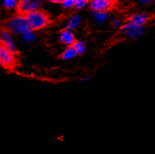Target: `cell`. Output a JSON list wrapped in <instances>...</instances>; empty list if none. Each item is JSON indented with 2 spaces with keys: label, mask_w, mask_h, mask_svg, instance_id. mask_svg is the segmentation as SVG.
Returning a JSON list of instances; mask_svg holds the SVG:
<instances>
[{
  "label": "cell",
  "mask_w": 155,
  "mask_h": 154,
  "mask_svg": "<svg viewBox=\"0 0 155 154\" xmlns=\"http://www.w3.org/2000/svg\"><path fill=\"white\" fill-rule=\"evenodd\" d=\"M6 29L8 30L14 36L18 37L31 30L26 15L21 13L13 15L8 18L6 22Z\"/></svg>",
  "instance_id": "obj_1"
},
{
  "label": "cell",
  "mask_w": 155,
  "mask_h": 154,
  "mask_svg": "<svg viewBox=\"0 0 155 154\" xmlns=\"http://www.w3.org/2000/svg\"><path fill=\"white\" fill-rule=\"evenodd\" d=\"M31 30L38 31L45 29L50 24V18L44 10H37L26 15Z\"/></svg>",
  "instance_id": "obj_2"
},
{
  "label": "cell",
  "mask_w": 155,
  "mask_h": 154,
  "mask_svg": "<svg viewBox=\"0 0 155 154\" xmlns=\"http://www.w3.org/2000/svg\"><path fill=\"white\" fill-rule=\"evenodd\" d=\"M44 5V0H18V13L27 15L29 13L41 10Z\"/></svg>",
  "instance_id": "obj_3"
},
{
  "label": "cell",
  "mask_w": 155,
  "mask_h": 154,
  "mask_svg": "<svg viewBox=\"0 0 155 154\" xmlns=\"http://www.w3.org/2000/svg\"><path fill=\"white\" fill-rule=\"evenodd\" d=\"M121 31L122 33L129 40H138L144 35L145 26H137L127 21Z\"/></svg>",
  "instance_id": "obj_4"
},
{
  "label": "cell",
  "mask_w": 155,
  "mask_h": 154,
  "mask_svg": "<svg viewBox=\"0 0 155 154\" xmlns=\"http://www.w3.org/2000/svg\"><path fill=\"white\" fill-rule=\"evenodd\" d=\"M0 43H1V46L8 49V51L14 54L18 53V46L14 39V35L6 28L2 29L0 31Z\"/></svg>",
  "instance_id": "obj_5"
},
{
  "label": "cell",
  "mask_w": 155,
  "mask_h": 154,
  "mask_svg": "<svg viewBox=\"0 0 155 154\" xmlns=\"http://www.w3.org/2000/svg\"><path fill=\"white\" fill-rule=\"evenodd\" d=\"M17 63L16 54L0 46V65L5 69H12Z\"/></svg>",
  "instance_id": "obj_6"
},
{
  "label": "cell",
  "mask_w": 155,
  "mask_h": 154,
  "mask_svg": "<svg viewBox=\"0 0 155 154\" xmlns=\"http://www.w3.org/2000/svg\"><path fill=\"white\" fill-rule=\"evenodd\" d=\"M88 7L92 12H110L115 7V0H91Z\"/></svg>",
  "instance_id": "obj_7"
},
{
  "label": "cell",
  "mask_w": 155,
  "mask_h": 154,
  "mask_svg": "<svg viewBox=\"0 0 155 154\" xmlns=\"http://www.w3.org/2000/svg\"><path fill=\"white\" fill-rule=\"evenodd\" d=\"M150 18V15L146 12H136L128 18L127 22L137 26H145L149 22Z\"/></svg>",
  "instance_id": "obj_8"
},
{
  "label": "cell",
  "mask_w": 155,
  "mask_h": 154,
  "mask_svg": "<svg viewBox=\"0 0 155 154\" xmlns=\"http://www.w3.org/2000/svg\"><path fill=\"white\" fill-rule=\"evenodd\" d=\"M58 38H59V42L63 45H65L66 47L67 46H73L77 41L76 36L74 34V31H69V30L65 29V28L60 31Z\"/></svg>",
  "instance_id": "obj_9"
},
{
  "label": "cell",
  "mask_w": 155,
  "mask_h": 154,
  "mask_svg": "<svg viewBox=\"0 0 155 154\" xmlns=\"http://www.w3.org/2000/svg\"><path fill=\"white\" fill-rule=\"evenodd\" d=\"M81 24H82L81 16L80 14H73L67 20L65 24V29L74 31L77 29H79Z\"/></svg>",
  "instance_id": "obj_10"
},
{
  "label": "cell",
  "mask_w": 155,
  "mask_h": 154,
  "mask_svg": "<svg viewBox=\"0 0 155 154\" xmlns=\"http://www.w3.org/2000/svg\"><path fill=\"white\" fill-rule=\"evenodd\" d=\"M110 15L109 12H103V11H95L92 12V20L96 24H104L106 21H109Z\"/></svg>",
  "instance_id": "obj_11"
},
{
  "label": "cell",
  "mask_w": 155,
  "mask_h": 154,
  "mask_svg": "<svg viewBox=\"0 0 155 154\" xmlns=\"http://www.w3.org/2000/svg\"><path fill=\"white\" fill-rule=\"evenodd\" d=\"M36 38H37L36 31L33 30H31V31H27L26 33H24L23 35H21L19 37V39H21V42L24 45H31L35 43Z\"/></svg>",
  "instance_id": "obj_12"
},
{
  "label": "cell",
  "mask_w": 155,
  "mask_h": 154,
  "mask_svg": "<svg viewBox=\"0 0 155 154\" xmlns=\"http://www.w3.org/2000/svg\"><path fill=\"white\" fill-rule=\"evenodd\" d=\"M76 56H78V53L73 46H67L64 51L60 54V58L64 61L73 60Z\"/></svg>",
  "instance_id": "obj_13"
},
{
  "label": "cell",
  "mask_w": 155,
  "mask_h": 154,
  "mask_svg": "<svg viewBox=\"0 0 155 154\" xmlns=\"http://www.w3.org/2000/svg\"><path fill=\"white\" fill-rule=\"evenodd\" d=\"M73 47L75 48V50L78 53V55H82L86 53L87 51V45L85 44V42L81 41V40H77L76 43L74 44Z\"/></svg>",
  "instance_id": "obj_14"
},
{
  "label": "cell",
  "mask_w": 155,
  "mask_h": 154,
  "mask_svg": "<svg viewBox=\"0 0 155 154\" xmlns=\"http://www.w3.org/2000/svg\"><path fill=\"white\" fill-rule=\"evenodd\" d=\"M18 0H2V6L7 10L17 9Z\"/></svg>",
  "instance_id": "obj_15"
},
{
  "label": "cell",
  "mask_w": 155,
  "mask_h": 154,
  "mask_svg": "<svg viewBox=\"0 0 155 154\" xmlns=\"http://www.w3.org/2000/svg\"><path fill=\"white\" fill-rule=\"evenodd\" d=\"M110 23H111V26L114 29H115V30H121L123 28L124 24H125L123 22V21L121 20V18H112Z\"/></svg>",
  "instance_id": "obj_16"
},
{
  "label": "cell",
  "mask_w": 155,
  "mask_h": 154,
  "mask_svg": "<svg viewBox=\"0 0 155 154\" xmlns=\"http://www.w3.org/2000/svg\"><path fill=\"white\" fill-rule=\"evenodd\" d=\"M63 9L69 10L72 8H75L76 6V0H63L62 3L60 4Z\"/></svg>",
  "instance_id": "obj_17"
},
{
  "label": "cell",
  "mask_w": 155,
  "mask_h": 154,
  "mask_svg": "<svg viewBox=\"0 0 155 154\" xmlns=\"http://www.w3.org/2000/svg\"><path fill=\"white\" fill-rule=\"evenodd\" d=\"M91 0H76V6H75V10H82L86 7L89 6Z\"/></svg>",
  "instance_id": "obj_18"
},
{
  "label": "cell",
  "mask_w": 155,
  "mask_h": 154,
  "mask_svg": "<svg viewBox=\"0 0 155 154\" xmlns=\"http://www.w3.org/2000/svg\"><path fill=\"white\" fill-rule=\"evenodd\" d=\"M155 0H137V2L141 6H150L154 3Z\"/></svg>",
  "instance_id": "obj_19"
},
{
  "label": "cell",
  "mask_w": 155,
  "mask_h": 154,
  "mask_svg": "<svg viewBox=\"0 0 155 154\" xmlns=\"http://www.w3.org/2000/svg\"><path fill=\"white\" fill-rule=\"evenodd\" d=\"M46 1L51 4H61L63 0H46Z\"/></svg>",
  "instance_id": "obj_20"
},
{
  "label": "cell",
  "mask_w": 155,
  "mask_h": 154,
  "mask_svg": "<svg viewBox=\"0 0 155 154\" xmlns=\"http://www.w3.org/2000/svg\"><path fill=\"white\" fill-rule=\"evenodd\" d=\"M89 80H90V78H82L79 81H89Z\"/></svg>",
  "instance_id": "obj_21"
}]
</instances>
